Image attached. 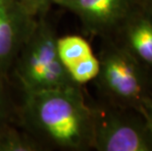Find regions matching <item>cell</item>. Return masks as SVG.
I'll return each mask as SVG.
<instances>
[{"mask_svg": "<svg viewBox=\"0 0 152 151\" xmlns=\"http://www.w3.org/2000/svg\"><path fill=\"white\" fill-rule=\"evenodd\" d=\"M57 38L56 30L46 15L38 17L12 68L22 94L77 85L59 57Z\"/></svg>", "mask_w": 152, "mask_h": 151, "instance_id": "cell-3", "label": "cell"}, {"mask_svg": "<svg viewBox=\"0 0 152 151\" xmlns=\"http://www.w3.org/2000/svg\"><path fill=\"white\" fill-rule=\"evenodd\" d=\"M18 126L44 150L93 149L92 112L82 85L23 93Z\"/></svg>", "mask_w": 152, "mask_h": 151, "instance_id": "cell-1", "label": "cell"}, {"mask_svg": "<svg viewBox=\"0 0 152 151\" xmlns=\"http://www.w3.org/2000/svg\"><path fill=\"white\" fill-rule=\"evenodd\" d=\"M37 22L21 0H0V74L9 77Z\"/></svg>", "mask_w": 152, "mask_h": 151, "instance_id": "cell-6", "label": "cell"}, {"mask_svg": "<svg viewBox=\"0 0 152 151\" xmlns=\"http://www.w3.org/2000/svg\"><path fill=\"white\" fill-rule=\"evenodd\" d=\"M57 49L64 68L74 82L83 86L93 82L99 72V59L85 37L77 34L58 37Z\"/></svg>", "mask_w": 152, "mask_h": 151, "instance_id": "cell-8", "label": "cell"}, {"mask_svg": "<svg viewBox=\"0 0 152 151\" xmlns=\"http://www.w3.org/2000/svg\"><path fill=\"white\" fill-rule=\"evenodd\" d=\"M99 72L93 80L98 99L138 111L152 94V71L112 38H100Z\"/></svg>", "mask_w": 152, "mask_h": 151, "instance_id": "cell-2", "label": "cell"}, {"mask_svg": "<svg viewBox=\"0 0 152 151\" xmlns=\"http://www.w3.org/2000/svg\"><path fill=\"white\" fill-rule=\"evenodd\" d=\"M44 148L31 134L14 124L0 128V151H42Z\"/></svg>", "mask_w": 152, "mask_h": 151, "instance_id": "cell-9", "label": "cell"}, {"mask_svg": "<svg viewBox=\"0 0 152 151\" xmlns=\"http://www.w3.org/2000/svg\"><path fill=\"white\" fill-rule=\"evenodd\" d=\"M9 77L0 74V128L18 125V105L12 97Z\"/></svg>", "mask_w": 152, "mask_h": 151, "instance_id": "cell-10", "label": "cell"}, {"mask_svg": "<svg viewBox=\"0 0 152 151\" xmlns=\"http://www.w3.org/2000/svg\"><path fill=\"white\" fill-rule=\"evenodd\" d=\"M110 38L152 71V0H140Z\"/></svg>", "mask_w": 152, "mask_h": 151, "instance_id": "cell-7", "label": "cell"}, {"mask_svg": "<svg viewBox=\"0 0 152 151\" xmlns=\"http://www.w3.org/2000/svg\"><path fill=\"white\" fill-rule=\"evenodd\" d=\"M138 112L143 116L152 139V94L144 99Z\"/></svg>", "mask_w": 152, "mask_h": 151, "instance_id": "cell-12", "label": "cell"}, {"mask_svg": "<svg viewBox=\"0 0 152 151\" xmlns=\"http://www.w3.org/2000/svg\"><path fill=\"white\" fill-rule=\"evenodd\" d=\"M24 5L34 17H42L53 5L52 0H25Z\"/></svg>", "mask_w": 152, "mask_h": 151, "instance_id": "cell-11", "label": "cell"}, {"mask_svg": "<svg viewBox=\"0 0 152 151\" xmlns=\"http://www.w3.org/2000/svg\"><path fill=\"white\" fill-rule=\"evenodd\" d=\"M140 0H52L80 19L83 31L99 38L115 34Z\"/></svg>", "mask_w": 152, "mask_h": 151, "instance_id": "cell-5", "label": "cell"}, {"mask_svg": "<svg viewBox=\"0 0 152 151\" xmlns=\"http://www.w3.org/2000/svg\"><path fill=\"white\" fill-rule=\"evenodd\" d=\"M93 117V149L152 151V139L143 116L100 99H89Z\"/></svg>", "mask_w": 152, "mask_h": 151, "instance_id": "cell-4", "label": "cell"}, {"mask_svg": "<svg viewBox=\"0 0 152 151\" xmlns=\"http://www.w3.org/2000/svg\"><path fill=\"white\" fill-rule=\"evenodd\" d=\"M21 1L23 2V4H24V2H25V0H21Z\"/></svg>", "mask_w": 152, "mask_h": 151, "instance_id": "cell-13", "label": "cell"}]
</instances>
